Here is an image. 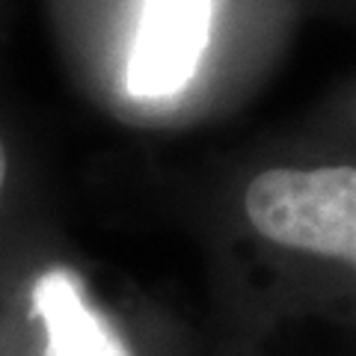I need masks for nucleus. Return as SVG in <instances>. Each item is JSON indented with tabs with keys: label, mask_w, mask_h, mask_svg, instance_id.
<instances>
[{
	"label": "nucleus",
	"mask_w": 356,
	"mask_h": 356,
	"mask_svg": "<svg viewBox=\"0 0 356 356\" xmlns=\"http://www.w3.org/2000/svg\"><path fill=\"white\" fill-rule=\"evenodd\" d=\"M259 235L356 267V166L267 170L243 196Z\"/></svg>",
	"instance_id": "obj_1"
},
{
	"label": "nucleus",
	"mask_w": 356,
	"mask_h": 356,
	"mask_svg": "<svg viewBox=\"0 0 356 356\" xmlns=\"http://www.w3.org/2000/svg\"><path fill=\"white\" fill-rule=\"evenodd\" d=\"M214 0H146L128 60V92L163 98L191 83L211 30Z\"/></svg>",
	"instance_id": "obj_2"
},
{
	"label": "nucleus",
	"mask_w": 356,
	"mask_h": 356,
	"mask_svg": "<svg viewBox=\"0 0 356 356\" xmlns=\"http://www.w3.org/2000/svg\"><path fill=\"white\" fill-rule=\"evenodd\" d=\"M30 306L44 330V356H134L113 324L86 303L81 282L69 270L42 273Z\"/></svg>",
	"instance_id": "obj_3"
},
{
	"label": "nucleus",
	"mask_w": 356,
	"mask_h": 356,
	"mask_svg": "<svg viewBox=\"0 0 356 356\" xmlns=\"http://www.w3.org/2000/svg\"><path fill=\"white\" fill-rule=\"evenodd\" d=\"M3 181H6V149L3 140H0V193H3Z\"/></svg>",
	"instance_id": "obj_4"
}]
</instances>
